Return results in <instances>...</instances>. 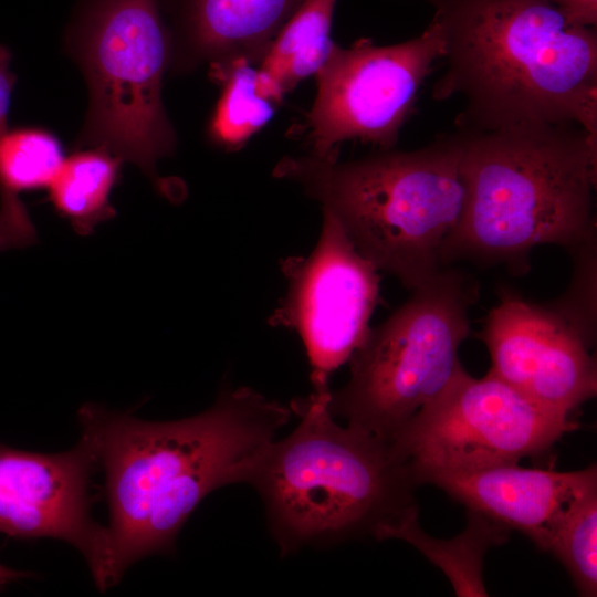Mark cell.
Instances as JSON below:
<instances>
[{
  "label": "cell",
  "instance_id": "cell-1",
  "mask_svg": "<svg viewBox=\"0 0 597 597\" xmlns=\"http://www.w3.org/2000/svg\"><path fill=\"white\" fill-rule=\"evenodd\" d=\"M292 416L290 406L230 385L203 412L172 421L83 405L81 436L105 473L107 589L139 559L171 554L181 527L212 491L248 483Z\"/></svg>",
  "mask_w": 597,
  "mask_h": 597
},
{
  "label": "cell",
  "instance_id": "cell-2",
  "mask_svg": "<svg viewBox=\"0 0 597 597\" xmlns=\"http://www.w3.org/2000/svg\"><path fill=\"white\" fill-rule=\"evenodd\" d=\"M447 62L432 96L463 98L459 128L574 124L597 136V34L545 0H427Z\"/></svg>",
  "mask_w": 597,
  "mask_h": 597
},
{
  "label": "cell",
  "instance_id": "cell-3",
  "mask_svg": "<svg viewBox=\"0 0 597 597\" xmlns=\"http://www.w3.org/2000/svg\"><path fill=\"white\" fill-rule=\"evenodd\" d=\"M464 200L441 264L521 266L533 248L575 251L596 238L597 136L574 124L458 128Z\"/></svg>",
  "mask_w": 597,
  "mask_h": 597
},
{
  "label": "cell",
  "instance_id": "cell-4",
  "mask_svg": "<svg viewBox=\"0 0 597 597\" xmlns=\"http://www.w3.org/2000/svg\"><path fill=\"white\" fill-rule=\"evenodd\" d=\"M331 389L292 400L300 419L260 458L249 484L260 494L283 555L370 535L415 505L417 488L389 443L339 426L328 410Z\"/></svg>",
  "mask_w": 597,
  "mask_h": 597
},
{
  "label": "cell",
  "instance_id": "cell-5",
  "mask_svg": "<svg viewBox=\"0 0 597 597\" xmlns=\"http://www.w3.org/2000/svg\"><path fill=\"white\" fill-rule=\"evenodd\" d=\"M273 177L297 184L365 259L409 291L442 269L464 200L455 133L416 150L381 149L346 163L286 156Z\"/></svg>",
  "mask_w": 597,
  "mask_h": 597
},
{
  "label": "cell",
  "instance_id": "cell-6",
  "mask_svg": "<svg viewBox=\"0 0 597 597\" xmlns=\"http://www.w3.org/2000/svg\"><path fill=\"white\" fill-rule=\"evenodd\" d=\"M67 45L88 88L76 149H105L160 187L156 164L177 144L161 98L171 61L164 0H84Z\"/></svg>",
  "mask_w": 597,
  "mask_h": 597
},
{
  "label": "cell",
  "instance_id": "cell-7",
  "mask_svg": "<svg viewBox=\"0 0 597 597\" xmlns=\"http://www.w3.org/2000/svg\"><path fill=\"white\" fill-rule=\"evenodd\" d=\"M478 300L479 282L459 269L442 268L413 289L349 358L348 381L331 390V413L388 442L462 366L458 353Z\"/></svg>",
  "mask_w": 597,
  "mask_h": 597
},
{
  "label": "cell",
  "instance_id": "cell-8",
  "mask_svg": "<svg viewBox=\"0 0 597 597\" xmlns=\"http://www.w3.org/2000/svg\"><path fill=\"white\" fill-rule=\"evenodd\" d=\"M578 428L570 417L542 407L491 371L475 378L461 366L388 443L419 486L438 475L542 457Z\"/></svg>",
  "mask_w": 597,
  "mask_h": 597
},
{
  "label": "cell",
  "instance_id": "cell-9",
  "mask_svg": "<svg viewBox=\"0 0 597 597\" xmlns=\"http://www.w3.org/2000/svg\"><path fill=\"white\" fill-rule=\"evenodd\" d=\"M443 55L436 17L419 35L401 43L378 46L369 39L349 48L335 43L315 74L317 93L306 115L310 154L336 160L345 140L394 148L421 84Z\"/></svg>",
  "mask_w": 597,
  "mask_h": 597
},
{
  "label": "cell",
  "instance_id": "cell-10",
  "mask_svg": "<svg viewBox=\"0 0 597 597\" xmlns=\"http://www.w3.org/2000/svg\"><path fill=\"white\" fill-rule=\"evenodd\" d=\"M281 269L287 292L269 323L300 335L313 391L329 390L332 374L349 360L370 328V316L380 303L379 271L327 210L313 251L287 256Z\"/></svg>",
  "mask_w": 597,
  "mask_h": 597
},
{
  "label": "cell",
  "instance_id": "cell-11",
  "mask_svg": "<svg viewBox=\"0 0 597 597\" xmlns=\"http://www.w3.org/2000/svg\"><path fill=\"white\" fill-rule=\"evenodd\" d=\"M91 443L61 453H38L0 444V533L51 537L75 547L95 585L106 590L107 528L91 515V478L97 469Z\"/></svg>",
  "mask_w": 597,
  "mask_h": 597
},
{
  "label": "cell",
  "instance_id": "cell-12",
  "mask_svg": "<svg viewBox=\"0 0 597 597\" xmlns=\"http://www.w3.org/2000/svg\"><path fill=\"white\" fill-rule=\"evenodd\" d=\"M479 337L490 353L489 371L542 407L570 417L596 396L591 343L553 307L502 290Z\"/></svg>",
  "mask_w": 597,
  "mask_h": 597
},
{
  "label": "cell",
  "instance_id": "cell-13",
  "mask_svg": "<svg viewBox=\"0 0 597 597\" xmlns=\"http://www.w3.org/2000/svg\"><path fill=\"white\" fill-rule=\"evenodd\" d=\"M305 0H164L179 71L244 60L258 66Z\"/></svg>",
  "mask_w": 597,
  "mask_h": 597
},
{
  "label": "cell",
  "instance_id": "cell-14",
  "mask_svg": "<svg viewBox=\"0 0 597 597\" xmlns=\"http://www.w3.org/2000/svg\"><path fill=\"white\" fill-rule=\"evenodd\" d=\"M429 483L468 510L525 534L545 551L551 530L564 507L578 493L597 484V469L591 464L561 472L506 463L438 475Z\"/></svg>",
  "mask_w": 597,
  "mask_h": 597
},
{
  "label": "cell",
  "instance_id": "cell-15",
  "mask_svg": "<svg viewBox=\"0 0 597 597\" xmlns=\"http://www.w3.org/2000/svg\"><path fill=\"white\" fill-rule=\"evenodd\" d=\"M64 159L59 138L44 128H8L0 136V251L36 242L21 193L46 189Z\"/></svg>",
  "mask_w": 597,
  "mask_h": 597
},
{
  "label": "cell",
  "instance_id": "cell-16",
  "mask_svg": "<svg viewBox=\"0 0 597 597\" xmlns=\"http://www.w3.org/2000/svg\"><path fill=\"white\" fill-rule=\"evenodd\" d=\"M417 504L377 530L374 538L401 540L417 548L448 577L459 597H484L483 562L489 548L506 542L511 530L484 514L468 510L465 528L449 540L436 538L419 524Z\"/></svg>",
  "mask_w": 597,
  "mask_h": 597
},
{
  "label": "cell",
  "instance_id": "cell-17",
  "mask_svg": "<svg viewBox=\"0 0 597 597\" xmlns=\"http://www.w3.org/2000/svg\"><path fill=\"white\" fill-rule=\"evenodd\" d=\"M337 0H305L258 66L275 102L300 82L315 75L333 45L332 22Z\"/></svg>",
  "mask_w": 597,
  "mask_h": 597
},
{
  "label": "cell",
  "instance_id": "cell-18",
  "mask_svg": "<svg viewBox=\"0 0 597 597\" xmlns=\"http://www.w3.org/2000/svg\"><path fill=\"white\" fill-rule=\"evenodd\" d=\"M123 160L102 148L86 147L65 157L46 188L55 211L82 237L93 233L116 210L111 193L121 176Z\"/></svg>",
  "mask_w": 597,
  "mask_h": 597
},
{
  "label": "cell",
  "instance_id": "cell-19",
  "mask_svg": "<svg viewBox=\"0 0 597 597\" xmlns=\"http://www.w3.org/2000/svg\"><path fill=\"white\" fill-rule=\"evenodd\" d=\"M222 94L209 124L218 146L238 149L272 118L275 102L263 90L258 67L244 60L212 67Z\"/></svg>",
  "mask_w": 597,
  "mask_h": 597
},
{
  "label": "cell",
  "instance_id": "cell-20",
  "mask_svg": "<svg viewBox=\"0 0 597 597\" xmlns=\"http://www.w3.org/2000/svg\"><path fill=\"white\" fill-rule=\"evenodd\" d=\"M597 484L574 496L554 523L545 552L566 568L579 596L597 595Z\"/></svg>",
  "mask_w": 597,
  "mask_h": 597
},
{
  "label": "cell",
  "instance_id": "cell-21",
  "mask_svg": "<svg viewBox=\"0 0 597 597\" xmlns=\"http://www.w3.org/2000/svg\"><path fill=\"white\" fill-rule=\"evenodd\" d=\"M12 53L0 44V136L8 129V114L17 76L10 71Z\"/></svg>",
  "mask_w": 597,
  "mask_h": 597
},
{
  "label": "cell",
  "instance_id": "cell-22",
  "mask_svg": "<svg viewBox=\"0 0 597 597\" xmlns=\"http://www.w3.org/2000/svg\"><path fill=\"white\" fill-rule=\"evenodd\" d=\"M556 7L572 21L595 28L597 23V0H545Z\"/></svg>",
  "mask_w": 597,
  "mask_h": 597
},
{
  "label": "cell",
  "instance_id": "cell-23",
  "mask_svg": "<svg viewBox=\"0 0 597 597\" xmlns=\"http://www.w3.org/2000/svg\"><path fill=\"white\" fill-rule=\"evenodd\" d=\"M29 576H30L29 573L14 570L0 564V588L3 587L9 582L17 580L23 577H29Z\"/></svg>",
  "mask_w": 597,
  "mask_h": 597
}]
</instances>
